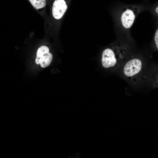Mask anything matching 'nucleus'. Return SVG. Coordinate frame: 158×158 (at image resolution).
Segmentation results:
<instances>
[{
    "label": "nucleus",
    "instance_id": "f257e3e1",
    "mask_svg": "<svg viewBox=\"0 0 158 158\" xmlns=\"http://www.w3.org/2000/svg\"><path fill=\"white\" fill-rule=\"evenodd\" d=\"M150 51L137 49L132 53L116 72L132 88H146L154 62Z\"/></svg>",
    "mask_w": 158,
    "mask_h": 158
},
{
    "label": "nucleus",
    "instance_id": "f03ea898",
    "mask_svg": "<svg viewBox=\"0 0 158 158\" xmlns=\"http://www.w3.org/2000/svg\"><path fill=\"white\" fill-rule=\"evenodd\" d=\"M137 49L133 40L120 38L102 55L101 63L106 69H112L116 72L128 56Z\"/></svg>",
    "mask_w": 158,
    "mask_h": 158
},
{
    "label": "nucleus",
    "instance_id": "7ed1b4c3",
    "mask_svg": "<svg viewBox=\"0 0 158 158\" xmlns=\"http://www.w3.org/2000/svg\"><path fill=\"white\" fill-rule=\"evenodd\" d=\"M143 9L138 7H128L121 9L117 13V21L120 38L133 40L130 30L138 15Z\"/></svg>",
    "mask_w": 158,
    "mask_h": 158
},
{
    "label": "nucleus",
    "instance_id": "20e7f679",
    "mask_svg": "<svg viewBox=\"0 0 158 158\" xmlns=\"http://www.w3.org/2000/svg\"><path fill=\"white\" fill-rule=\"evenodd\" d=\"M158 87V62L154 61L149 73L146 88L153 89Z\"/></svg>",
    "mask_w": 158,
    "mask_h": 158
},
{
    "label": "nucleus",
    "instance_id": "39448f33",
    "mask_svg": "<svg viewBox=\"0 0 158 158\" xmlns=\"http://www.w3.org/2000/svg\"><path fill=\"white\" fill-rule=\"evenodd\" d=\"M67 8L64 0H55L52 7V13L53 17L56 19L61 18Z\"/></svg>",
    "mask_w": 158,
    "mask_h": 158
},
{
    "label": "nucleus",
    "instance_id": "423d86ee",
    "mask_svg": "<svg viewBox=\"0 0 158 158\" xmlns=\"http://www.w3.org/2000/svg\"><path fill=\"white\" fill-rule=\"evenodd\" d=\"M152 52H158V20H156L154 35L150 45Z\"/></svg>",
    "mask_w": 158,
    "mask_h": 158
},
{
    "label": "nucleus",
    "instance_id": "0eeeda50",
    "mask_svg": "<svg viewBox=\"0 0 158 158\" xmlns=\"http://www.w3.org/2000/svg\"><path fill=\"white\" fill-rule=\"evenodd\" d=\"M53 59L52 54L50 53L40 58L38 60L35 61L37 64H40L41 66L45 68L48 66L51 63Z\"/></svg>",
    "mask_w": 158,
    "mask_h": 158
},
{
    "label": "nucleus",
    "instance_id": "6e6552de",
    "mask_svg": "<svg viewBox=\"0 0 158 158\" xmlns=\"http://www.w3.org/2000/svg\"><path fill=\"white\" fill-rule=\"evenodd\" d=\"M49 49L48 47L45 46L40 47L37 50V57L35 61L40 59L41 57L48 54Z\"/></svg>",
    "mask_w": 158,
    "mask_h": 158
},
{
    "label": "nucleus",
    "instance_id": "1a4fd4ad",
    "mask_svg": "<svg viewBox=\"0 0 158 158\" xmlns=\"http://www.w3.org/2000/svg\"><path fill=\"white\" fill-rule=\"evenodd\" d=\"M32 6L36 9L44 7L46 5V0H29Z\"/></svg>",
    "mask_w": 158,
    "mask_h": 158
},
{
    "label": "nucleus",
    "instance_id": "9d476101",
    "mask_svg": "<svg viewBox=\"0 0 158 158\" xmlns=\"http://www.w3.org/2000/svg\"><path fill=\"white\" fill-rule=\"evenodd\" d=\"M150 13L156 20H158V5L151 10Z\"/></svg>",
    "mask_w": 158,
    "mask_h": 158
}]
</instances>
